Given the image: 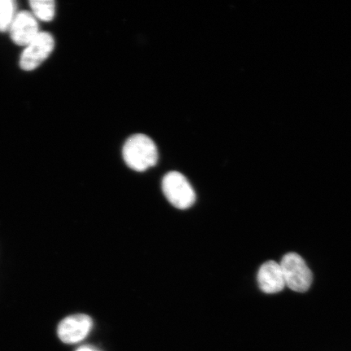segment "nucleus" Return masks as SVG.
Returning a JSON list of instances; mask_svg holds the SVG:
<instances>
[{"instance_id": "nucleus-1", "label": "nucleus", "mask_w": 351, "mask_h": 351, "mask_svg": "<svg viewBox=\"0 0 351 351\" xmlns=\"http://www.w3.org/2000/svg\"><path fill=\"white\" fill-rule=\"evenodd\" d=\"M158 150L155 143L144 134L131 136L123 147V158L130 169L143 172L157 164Z\"/></svg>"}, {"instance_id": "nucleus-2", "label": "nucleus", "mask_w": 351, "mask_h": 351, "mask_svg": "<svg viewBox=\"0 0 351 351\" xmlns=\"http://www.w3.org/2000/svg\"><path fill=\"white\" fill-rule=\"evenodd\" d=\"M284 276L285 287L295 292L308 291L313 283V274L300 254H285L280 263Z\"/></svg>"}, {"instance_id": "nucleus-3", "label": "nucleus", "mask_w": 351, "mask_h": 351, "mask_svg": "<svg viewBox=\"0 0 351 351\" xmlns=\"http://www.w3.org/2000/svg\"><path fill=\"white\" fill-rule=\"evenodd\" d=\"M162 189L167 199L176 208H190L195 203L194 189L182 173L174 171L167 173L162 181Z\"/></svg>"}, {"instance_id": "nucleus-4", "label": "nucleus", "mask_w": 351, "mask_h": 351, "mask_svg": "<svg viewBox=\"0 0 351 351\" xmlns=\"http://www.w3.org/2000/svg\"><path fill=\"white\" fill-rule=\"evenodd\" d=\"M25 47L21 56L20 66L25 71H32L38 68L52 53L55 39L49 33L40 32Z\"/></svg>"}, {"instance_id": "nucleus-5", "label": "nucleus", "mask_w": 351, "mask_h": 351, "mask_svg": "<svg viewBox=\"0 0 351 351\" xmlns=\"http://www.w3.org/2000/svg\"><path fill=\"white\" fill-rule=\"evenodd\" d=\"M93 322L84 314L70 315L61 322L58 326L59 339L66 344H76L90 335Z\"/></svg>"}, {"instance_id": "nucleus-6", "label": "nucleus", "mask_w": 351, "mask_h": 351, "mask_svg": "<svg viewBox=\"0 0 351 351\" xmlns=\"http://www.w3.org/2000/svg\"><path fill=\"white\" fill-rule=\"evenodd\" d=\"M8 32L16 45L26 47L41 32L39 30L38 20L32 12L21 11L16 13Z\"/></svg>"}, {"instance_id": "nucleus-7", "label": "nucleus", "mask_w": 351, "mask_h": 351, "mask_svg": "<svg viewBox=\"0 0 351 351\" xmlns=\"http://www.w3.org/2000/svg\"><path fill=\"white\" fill-rule=\"evenodd\" d=\"M257 280L258 287L266 293H276L285 287L284 276L280 263L267 261L258 270Z\"/></svg>"}, {"instance_id": "nucleus-8", "label": "nucleus", "mask_w": 351, "mask_h": 351, "mask_svg": "<svg viewBox=\"0 0 351 351\" xmlns=\"http://www.w3.org/2000/svg\"><path fill=\"white\" fill-rule=\"evenodd\" d=\"M32 13L37 20L51 21L56 14V3L52 0H32L29 1Z\"/></svg>"}, {"instance_id": "nucleus-9", "label": "nucleus", "mask_w": 351, "mask_h": 351, "mask_svg": "<svg viewBox=\"0 0 351 351\" xmlns=\"http://www.w3.org/2000/svg\"><path fill=\"white\" fill-rule=\"evenodd\" d=\"M16 13L15 1L0 0V32H8Z\"/></svg>"}, {"instance_id": "nucleus-10", "label": "nucleus", "mask_w": 351, "mask_h": 351, "mask_svg": "<svg viewBox=\"0 0 351 351\" xmlns=\"http://www.w3.org/2000/svg\"><path fill=\"white\" fill-rule=\"evenodd\" d=\"M76 351H99L98 350L95 349L94 348H91V346H82V348H78Z\"/></svg>"}]
</instances>
